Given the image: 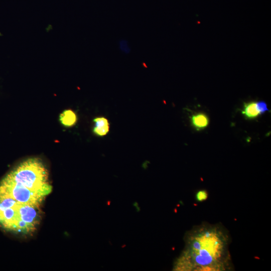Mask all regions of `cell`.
<instances>
[{"instance_id": "6da1fadb", "label": "cell", "mask_w": 271, "mask_h": 271, "mask_svg": "<svg viewBox=\"0 0 271 271\" xmlns=\"http://www.w3.org/2000/svg\"><path fill=\"white\" fill-rule=\"evenodd\" d=\"M230 237L221 224L204 223L194 226L185 236L184 249L176 269L187 271H224L232 269Z\"/></svg>"}, {"instance_id": "7a4b0ae2", "label": "cell", "mask_w": 271, "mask_h": 271, "mask_svg": "<svg viewBox=\"0 0 271 271\" xmlns=\"http://www.w3.org/2000/svg\"><path fill=\"white\" fill-rule=\"evenodd\" d=\"M52 191L47 169L38 158L18 165L0 182V200L18 206L40 208Z\"/></svg>"}, {"instance_id": "3957f363", "label": "cell", "mask_w": 271, "mask_h": 271, "mask_svg": "<svg viewBox=\"0 0 271 271\" xmlns=\"http://www.w3.org/2000/svg\"><path fill=\"white\" fill-rule=\"evenodd\" d=\"M40 215V208L0 202V226L9 231L25 234L33 232Z\"/></svg>"}, {"instance_id": "277c9868", "label": "cell", "mask_w": 271, "mask_h": 271, "mask_svg": "<svg viewBox=\"0 0 271 271\" xmlns=\"http://www.w3.org/2000/svg\"><path fill=\"white\" fill-rule=\"evenodd\" d=\"M95 125L93 128V133L99 137L106 135L109 130V123L104 117H97L93 119Z\"/></svg>"}, {"instance_id": "5b68a950", "label": "cell", "mask_w": 271, "mask_h": 271, "mask_svg": "<svg viewBox=\"0 0 271 271\" xmlns=\"http://www.w3.org/2000/svg\"><path fill=\"white\" fill-rule=\"evenodd\" d=\"M59 120L64 126L71 127L76 123L77 117L74 111L71 109H67L60 114Z\"/></svg>"}, {"instance_id": "8992f818", "label": "cell", "mask_w": 271, "mask_h": 271, "mask_svg": "<svg viewBox=\"0 0 271 271\" xmlns=\"http://www.w3.org/2000/svg\"><path fill=\"white\" fill-rule=\"evenodd\" d=\"M242 113L245 117L250 119L255 118L261 114L257 107V102L255 101L244 103Z\"/></svg>"}, {"instance_id": "52a82bcc", "label": "cell", "mask_w": 271, "mask_h": 271, "mask_svg": "<svg viewBox=\"0 0 271 271\" xmlns=\"http://www.w3.org/2000/svg\"><path fill=\"white\" fill-rule=\"evenodd\" d=\"M193 126L197 130L206 127L209 123L208 116L203 113H198L193 115L191 118Z\"/></svg>"}, {"instance_id": "ba28073f", "label": "cell", "mask_w": 271, "mask_h": 271, "mask_svg": "<svg viewBox=\"0 0 271 271\" xmlns=\"http://www.w3.org/2000/svg\"><path fill=\"white\" fill-rule=\"evenodd\" d=\"M208 197V192L204 189L198 191L195 194V199L198 202L204 201L207 199Z\"/></svg>"}, {"instance_id": "9c48e42d", "label": "cell", "mask_w": 271, "mask_h": 271, "mask_svg": "<svg viewBox=\"0 0 271 271\" xmlns=\"http://www.w3.org/2000/svg\"><path fill=\"white\" fill-rule=\"evenodd\" d=\"M257 107L261 114H263L266 111H269L266 103L263 101L257 102Z\"/></svg>"}]
</instances>
